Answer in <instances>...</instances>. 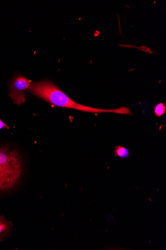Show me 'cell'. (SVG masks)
<instances>
[{"label":"cell","mask_w":166,"mask_h":250,"mask_svg":"<svg viewBox=\"0 0 166 250\" xmlns=\"http://www.w3.org/2000/svg\"><path fill=\"white\" fill-rule=\"evenodd\" d=\"M28 90L36 96L59 107L73 108L93 113L108 112L120 115H132L130 109L127 107L106 109L91 107L78 104L71 99L55 83L49 81L33 83Z\"/></svg>","instance_id":"1"},{"label":"cell","mask_w":166,"mask_h":250,"mask_svg":"<svg viewBox=\"0 0 166 250\" xmlns=\"http://www.w3.org/2000/svg\"><path fill=\"white\" fill-rule=\"evenodd\" d=\"M22 172L21 158L15 150L0 146V190L13 189Z\"/></svg>","instance_id":"2"},{"label":"cell","mask_w":166,"mask_h":250,"mask_svg":"<svg viewBox=\"0 0 166 250\" xmlns=\"http://www.w3.org/2000/svg\"><path fill=\"white\" fill-rule=\"evenodd\" d=\"M31 81L28 79L18 76L15 78L10 85V98L13 102L20 105L26 101L25 91L28 89Z\"/></svg>","instance_id":"3"},{"label":"cell","mask_w":166,"mask_h":250,"mask_svg":"<svg viewBox=\"0 0 166 250\" xmlns=\"http://www.w3.org/2000/svg\"><path fill=\"white\" fill-rule=\"evenodd\" d=\"M12 229V223L6 220L4 216H0V241L8 236Z\"/></svg>","instance_id":"4"},{"label":"cell","mask_w":166,"mask_h":250,"mask_svg":"<svg viewBox=\"0 0 166 250\" xmlns=\"http://www.w3.org/2000/svg\"><path fill=\"white\" fill-rule=\"evenodd\" d=\"M114 155L117 157L126 158L129 156V152L127 148L118 145L115 147Z\"/></svg>","instance_id":"5"},{"label":"cell","mask_w":166,"mask_h":250,"mask_svg":"<svg viewBox=\"0 0 166 250\" xmlns=\"http://www.w3.org/2000/svg\"><path fill=\"white\" fill-rule=\"evenodd\" d=\"M155 115L157 117L162 116L166 111V106L163 103L157 104L154 108Z\"/></svg>","instance_id":"6"},{"label":"cell","mask_w":166,"mask_h":250,"mask_svg":"<svg viewBox=\"0 0 166 250\" xmlns=\"http://www.w3.org/2000/svg\"><path fill=\"white\" fill-rule=\"evenodd\" d=\"M9 128L7 125L4 124L1 120H0V129L3 128Z\"/></svg>","instance_id":"7"}]
</instances>
